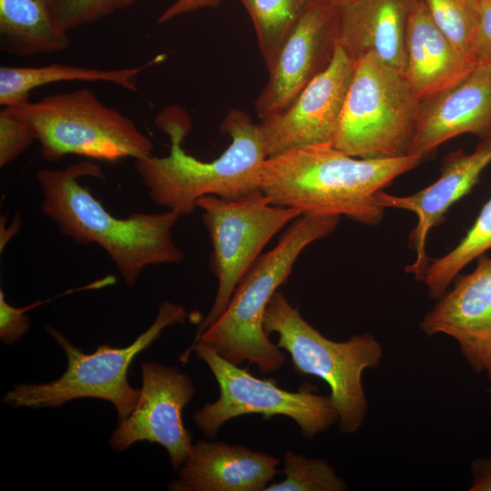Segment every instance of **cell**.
I'll return each instance as SVG.
<instances>
[{
  "label": "cell",
  "instance_id": "obj_1",
  "mask_svg": "<svg viewBox=\"0 0 491 491\" xmlns=\"http://www.w3.org/2000/svg\"><path fill=\"white\" fill-rule=\"evenodd\" d=\"M423 158L407 155L390 158H358L332 143L308 145L266 159L260 190L272 205L302 215H344L376 225L385 208L376 195Z\"/></svg>",
  "mask_w": 491,
  "mask_h": 491
},
{
  "label": "cell",
  "instance_id": "obj_2",
  "mask_svg": "<svg viewBox=\"0 0 491 491\" xmlns=\"http://www.w3.org/2000/svg\"><path fill=\"white\" fill-rule=\"evenodd\" d=\"M85 177L103 179L105 175L90 160L62 169L42 168L36 173L41 210L63 235L79 245L102 247L128 286L135 285L148 266L183 260L184 253L172 235L182 216L178 212L134 213L125 218L116 217L80 183Z\"/></svg>",
  "mask_w": 491,
  "mask_h": 491
},
{
  "label": "cell",
  "instance_id": "obj_3",
  "mask_svg": "<svg viewBox=\"0 0 491 491\" xmlns=\"http://www.w3.org/2000/svg\"><path fill=\"white\" fill-rule=\"evenodd\" d=\"M155 123L169 137V154L135 160V167L155 204L184 216L203 196L235 199L260 190L267 155L258 124L246 112L232 109L226 115L221 129L231 136V144L208 162L188 155L182 146L192 127L185 109L167 106Z\"/></svg>",
  "mask_w": 491,
  "mask_h": 491
},
{
  "label": "cell",
  "instance_id": "obj_4",
  "mask_svg": "<svg viewBox=\"0 0 491 491\" xmlns=\"http://www.w3.org/2000/svg\"><path fill=\"white\" fill-rule=\"evenodd\" d=\"M338 221L339 216L317 215L295 219L277 245L260 256L242 277L225 312L199 341L235 365L246 360L256 365L262 374L278 371L286 356L265 331L266 308L302 251L330 235Z\"/></svg>",
  "mask_w": 491,
  "mask_h": 491
},
{
  "label": "cell",
  "instance_id": "obj_5",
  "mask_svg": "<svg viewBox=\"0 0 491 491\" xmlns=\"http://www.w3.org/2000/svg\"><path fill=\"white\" fill-rule=\"evenodd\" d=\"M267 335L278 336L277 346L290 355L297 374L323 379L330 387V399L338 416L340 431L354 434L363 426L368 402L363 373L376 368L383 356L380 343L369 333L336 342L324 336L276 291L264 315Z\"/></svg>",
  "mask_w": 491,
  "mask_h": 491
},
{
  "label": "cell",
  "instance_id": "obj_6",
  "mask_svg": "<svg viewBox=\"0 0 491 491\" xmlns=\"http://www.w3.org/2000/svg\"><path fill=\"white\" fill-rule=\"evenodd\" d=\"M421 105L404 74L367 53L355 60L332 144L358 158L410 155Z\"/></svg>",
  "mask_w": 491,
  "mask_h": 491
},
{
  "label": "cell",
  "instance_id": "obj_7",
  "mask_svg": "<svg viewBox=\"0 0 491 491\" xmlns=\"http://www.w3.org/2000/svg\"><path fill=\"white\" fill-rule=\"evenodd\" d=\"M186 316L183 306L163 302L153 324L129 346L115 347L104 344L92 354H85L56 328L46 326L49 335L65 354V371L50 382L16 385L5 393L3 402L11 407L45 408L58 407L78 398H96L111 403L121 423L131 415L140 396V391L131 386L127 379L132 361L165 328L183 324Z\"/></svg>",
  "mask_w": 491,
  "mask_h": 491
},
{
  "label": "cell",
  "instance_id": "obj_8",
  "mask_svg": "<svg viewBox=\"0 0 491 491\" xmlns=\"http://www.w3.org/2000/svg\"><path fill=\"white\" fill-rule=\"evenodd\" d=\"M5 108L31 126L43 158L50 162L67 155L109 162L153 155L152 141L135 122L104 105L88 88Z\"/></svg>",
  "mask_w": 491,
  "mask_h": 491
},
{
  "label": "cell",
  "instance_id": "obj_9",
  "mask_svg": "<svg viewBox=\"0 0 491 491\" xmlns=\"http://www.w3.org/2000/svg\"><path fill=\"white\" fill-rule=\"evenodd\" d=\"M193 351L210 368L220 391L215 402L205 404L193 416L195 425L207 437L215 436L228 420L252 414L261 415L264 419L287 416L298 425L306 439H313L338 422L329 396L305 389L298 392L282 389L275 379L256 377L248 369L238 367L201 340L181 355L183 364Z\"/></svg>",
  "mask_w": 491,
  "mask_h": 491
},
{
  "label": "cell",
  "instance_id": "obj_10",
  "mask_svg": "<svg viewBox=\"0 0 491 491\" xmlns=\"http://www.w3.org/2000/svg\"><path fill=\"white\" fill-rule=\"evenodd\" d=\"M196 205L203 210L202 220L211 240V269L218 286L190 346L225 312L238 283L265 246L286 224L302 215L296 209L272 205L261 190L235 199L205 195Z\"/></svg>",
  "mask_w": 491,
  "mask_h": 491
},
{
  "label": "cell",
  "instance_id": "obj_11",
  "mask_svg": "<svg viewBox=\"0 0 491 491\" xmlns=\"http://www.w3.org/2000/svg\"><path fill=\"white\" fill-rule=\"evenodd\" d=\"M141 373L137 404L112 434L110 447L123 452L139 441L156 443L167 451L172 468L178 470L194 445L184 426L182 411L194 396L195 387L190 376L175 366L145 362Z\"/></svg>",
  "mask_w": 491,
  "mask_h": 491
},
{
  "label": "cell",
  "instance_id": "obj_12",
  "mask_svg": "<svg viewBox=\"0 0 491 491\" xmlns=\"http://www.w3.org/2000/svg\"><path fill=\"white\" fill-rule=\"evenodd\" d=\"M336 0H311L285 38L267 69L269 78L256 98L260 120L285 110L333 59L338 44Z\"/></svg>",
  "mask_w": 491,
  "mask_h": 491
},
{
  "label": "cell",
  "instance_id": "obj_13",
  "mask_svg": "<svg viewBox=\"0 0 491 491\" xmlns=\"http://www.w3.org/2000/svg\"><path fill=\"white\" fill-rule=\"evenodd\" d=\"M355 60L337 44L328 66L282 112L258 124L267 157L332 143L354 72Z\"/></svg>",
  "mask_w": 491,
  "mask_h": 491
},
{
  "label": "cell",
  "instance_id": "obj_14",
  "mask_svg": "<svg viewBox=\"0 0 491 491\" xmlns=\"http://www.w3.org/2000/svg\"><path fill=\"white\" fill-rule=\"evenodd\" d=\"M437 300L423 317L421 331L451 336L471 368L486 371L491 364V257H478L475 269L456 276L453 288Z\"/></svg>",
  "mask_w": 491,
  "mask_h": 491
},
{
  "label": "cell",
  "instance_id": "obj_15",
  "mask_svg": "<svg viewBox=\"0 0 491 491\" xmlns=\"http://www.w3.org/2000/svg\"><path fill=\"white\" fill-rule=\"evenodd\" d=\"M491 165V136L481 139L471 153L457 150L443 161L437 180L410 195H394L381 191L378 204L386 208L402 209L417 217L409 235V244L416 253L415 261L406 267L418 281H423L429 264L426 252L430 230L443 222L448 208L467 195L478 183L484 170Z\"/></svg>",
  "mask_w": 491,
  "mask_h": 491
},
{
  "label": "cell",
  "instance_id": "obj_16",
  "mask_svg": "<svg viewBox=\"0 0 491 491\" xmlns=\"http://www.w3.org/2000/svg\"><path fill=\"white\" fill-rule=\"evenodd\" d=\"M464 134L491 136V64H477L454 85L422 99L411 154L424 158Z\"/></svg>",
  "mask_w": 491,
  "mask_h": 491
},
{
  "label": "cell",
  "instance_id": "obj_17",
  "mask_svg": "<svg viewBox=\"0 0 491 491\" xmlns=\"http://www.w3.org/2000/svg\"><path fill=\"white\" fill-rule=\"evenodd\" d=\"M279 459L225 441L198 440L171 480V491H265L277 473Z\"/></svg>",
  "mask_w": 491,
  "mask_h": 491
},
{
  "label": "cell",
  "instance_id": "obj_18",
  "mask_svg": "<svg viewBox=\"0 0 491 491\" xmlns=\"http://www.w3.org/2000/svg\"><path fill=\"white\" fill-rule=\"evenodd\" d=\"M417 1H336L339 17L338 45L354 60L372 52L404 74L406 26L409 15Z\"/></svg>",
  "mask_w": 491,
  "mask_h": 491
},
{
  "label": "cell",
  "instance_id": "obj_19",
  "mask_svg": "<svg viewBox=\"0 0 491 491\" xmlns=\"http://www.w3.org/2000/svg\"><path fill=\"white\" fill-rule=\"evenodd\" d=\"M406 55L404 75L421 99L454 85L477 65L437 27L423 0L416 2L408 17Z\"/></svg>",
  "mask_w": 491,
  "mask_h": 491
},
{
  "label": "cell",
  "instance_id": "obj_20",
  "mask_svg": "<svg viewBox=\"0 0 491 491\" xmlns=\"http://www.w3.org/2000/svg\"><path fill=\"white\" fill-rule=\"evenodd\" d=\"M49 0H0V48L18 56L53 54L70 45Z\"/></svg>",
  "mask_w": 491,
  "mask_h": 491
},
{
  "label": "cell",
  "instance_id": "obj_21",
  "mask_svg": "<svg viewBox=\"0 0 491 491\" xmlns=\"http://www.w3.org/2000/svg\"><path fill=\"white\" fill-rule=\"evenodd\" d=\"M160 61L159 56L135 67L98 69L64 64L37 67H0V105L15 107L29 101L30 92L39 86L63 81L108 82L137 92V76Z\"/></svg>",
  "mask_w": 491,
  "mask_h": 491
},
{
  "label": "cell",
  "instance_id": "obj_22",
  "mask_svg": "<svg viewBox=\"0 0 491 491\" xmlns=\"http://www.w3.org/2000/svg\"><path fill=\"white\" fill-rule=\"evenodd\" d=\"M491 249V197L473 225L448 253L429 262L423 281L431 298L439 299L461 270Z\"/></svg>",
  "mask_w": 491,
  "mask_h": 491
},
{
  "label": "cell",
  "instance_id": "obj_23",
  "mask_svg": "<svg viewBox=\"0 0 491 491\" xmlns=\"http://www.w3.org/2000/svg\"><path fill=\"white\" fill-rule=\"evenodd\" d=\"M256 30L258 47L268 69L286 35L311 0H239Z\"/></svg>",
  "mask_w": 491,
  "mask_h": 491
},
{
  "label": "cell",
  "instance_id": "obj_24",
  "mask_svg": "<svg viewBox=\"0 0 491 491\" xmlns=\"http://www.w3.org/2000/svg\"><path fill=\"white\" fill-rule=\"evenodd\" d=\"M423 1L443 34L458 50L475 59L473 52L480 21V0Z\"/></svg>",
  "mask_w": 491,
  "mask_h": 491
},
{
  "label": "cell",
  "instance_id": "obj_25",
  "mask_svg": "<svg viewBox=\"0 0 491 491\" xmlns=\"http://www.w3.org/2000/svg\"><path fill=\"white\" fill-rule=\"evenodd\" d=\"M283 481L265 491H344L347 484L335 468L321 458H307L293 451L284 456Z\"/></svg>",
  "mask_w": 491,
  "mask_h": 491
},
{
  "label": "cell",
  "instance_id": "obj_26",
  "mask_svg": "<svg viewBox=\"0 0 491 491\" xmlns=\"http://www.w3.org/2000/svg\"><path fill=\"white\" fill-rule=\"evenodd\" d=\"M140 0H49L58 23L66 30L99 21Z\"/></svg>",
  "mask_w": 491,
  "mask_h": 491
},
{
  "label": "cell",
  "instance_id": "obj_27",
  "mask_svg": "<svg viewBox=\"0 0 491 491\" xmlns=\"http://www.w3.org/2000/svg\"><path fill=\"white\" fill-rule=\"evenodd\" d=\"M36 140L31 126L4 107L0 111V166L16 159Z\"/></svg>",
  "mask_w": 491,
  "mask_h": 491
},
{
  "label": "cell",
  "instance_id": "obj_28",
  "mask_svg": "<svg viewBox=\"0 0 491 491\" xmlns=\"http://www.w3.org/2000/svg\"><path fill=\"white\" fill-rule=\"evenodd\" d=\"M25 307L10 305L0 290V337L7 345L18 341L29 330L30 320Z\"/></svg>",
  "mask_w": 491,
  "mask_h": 491
},
{
  "label": "cell",
  "instance_id": "obj_29",
  "mask_svg": "<svg viewBox=\"0 0 491 491\" xmlns=\"http://www.w3.org/2000/svg\"><path fill=\"white\" fill-rule=\"evenodd\" d=\"M473 56L477 64H491V0H480V21Z\"/></svg>",
  "mask_w": 491,
  "mask_h": 491
},
{
  "label": "cell",
  "instance_id": "obj_30",
  "mask_svg": "<svg viewBox=\"0 0 491 491\" xmlns=\"http://www.w3.org/2000/svg\"><path fill=\"white\" fill-rule=\"evenodd\" d=\"M223 0H176L158 17V23L164 24L177 16L195 12L200 9L215 7Z\"/></svg>",
  "mask_w": 491,
  "mask_h": 491
},
{
  "label": "cell",
  "instance_id": "obj_31",
  "mask_svg": "<svg viewBox=\"0 0 491 491\" xmlns=\"http://www.w3.org/2000/svg\"><path fill=\"white\" fill-rule=\"evenodd\" d=\"M469 491H491V456L472 461Z\"/></svg>",
  "mask_w": 491,
  "mask_h": 491
},
{
  "label": "cell",
  "instance_id": "obj_32",
  "mask_svg": "<svg viewBox=\"0 0 491 491\" xmlns=\"http://www.w3.org/2000/svg\"><path fill=\"white\" fill-rule=\"evenodd\" d=\"M486 372L489 381L491 382V364L487 366V368L486 369Z\"/></svg>",
  "mask_w": 491,
  "mask_h": 491
},
{
  "label": "cell",
  "instance_id": "obj_33",
  "mask_svg": "<svg viewBox=\"0 0 491 491\" xmlns=\"http://www.w3.org/2000/svg\"><path fill=\"white\" fill-rule=\"evenodd\" d=\"M336 1H338V0H336Z\"/></svg>",
  "mask_w": 491,
  "mask_h": 491
}]
</instances>
